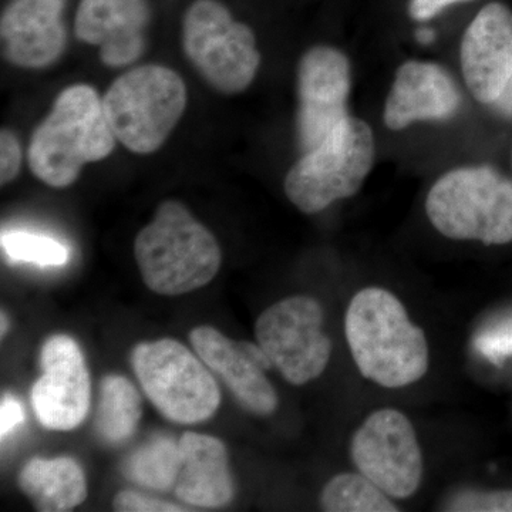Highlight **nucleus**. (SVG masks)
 Returning a JSON list of instances; mask_svg holds the SVG:
<instances>
[{
  "instance_id": "0eeeda50",
  "label": "nucleus",
  "mask_w": 512,
  "mask_h": 512,
  "mask_svg": "<svg viewBox=\"0 0 512 512\" xmlns=\"http://www.w3.org/2000/svg\"><path fill=\"white\" fill-rule=\"evenodd\" d=\"M131 366L144 393L167 420L198 424L220 407V387L210 369L177 340L138 343Z\"/></svg>"
},
{
  "instance_id": "4be33fe9",
  "label": "nucleus",
  "mask_w": 512,
  "mask_h": 512,
  "mask_svg": "<svg viewBox=\"0 0 512 512\" xmlns=\"http://www.w3.org/2000/svg\"><path fill=\"white\" fill-rule=\"evenodd\" d=\"M320 507L328 512H397L389 495L362 473L330 478L320 494Z\"/></svg>"
},
{
  "instance_id": "a211bd4d",
  "label": "nucleus",
  "mask_w": 512,
  "mask_h": 512,
  "mask_svg": "<svg viewBox=\"0 0 512 512\" xmlns=\"http://www.w3.org/2000/svg\"><path fill=\"white\" fill-rule=\"evenodd\" d=\"M178 447L180 468L173 490L178 500L202 508L231 503L235 488L224 443L217 437L187 431Z\"/></svg>"
},
{
  "instance_id": "f03ea898",
  "label": "nucleus",
  "mask_w": 512,
  "mask_h": 512,
  "mask_svg": "<svg viewBox=\"0 0 512 512\" xmlns=\"http://www.w3.org/2000/svg\"><path fill=\"white\" fill-rule=\"evenodd\" d=\"M116 141L99 93L87 84H74L57 96L33 133L29 167L49 187L67 188L84 165L109 157Z\"/></svg>"
},
{
  "instance_id": "412c9836",
  "label": "nucleus",
  "mask_w": 512,
  "mask_h": 512,
  "mask_svg": "<svg viewBox=\"0 0 512 512\" xmlns=\"http://www.w3.org/2000/svg\"><path fill=\"white\" fill-rule=\"evenodd\" d=\"M180 468V447L178 441L168 437H156L138 447L126 458L123 474L134 484L148 490H174Z\"/></svg>"
},
{
  "instance_id": "f3484780",
  "label": "nucleus",
  "mask_w": 512,
  "mask_h": 512,
  "mask_svg": "<svg viewBox=\"0 0 512 512\" xmlns=\"http://www.w3.org/2000/svg\"><path fill=\"white\" fill-rule=\"evenodd\" d=\"M460 106V90L444 67L413 60L397 69L384 106V124L400 131L416 121L448 120Z\"/></svg>"
},
{
  "instance_id": "dca6fc26",
  "label": "nucleus",
  "mask_w": 512,
  "mask_h": 512,
  "mask_svg": "<svg viewBox=\"0 0 512 512\" xmlns=\"http://www.w3.org/2000/svg\"><path fill=\"white\" fill-rule=\"evenodd\" d=\"M66 0H12L0 19L3 57L23 69H43L66 49Z\"/></svg>"
},
{
  "instance_id": "c85d7f7f",
  "label": "nucleus",
  "mask_w": 512,
  "mask_h": 512,
  "mask_svg": "<svg viewBox=\"0 0 512 512\" xmlns=\"http://www.w3.org/2000/svg\"><path fill=\"white\" fill-rule=\"evenodd\" d=\"M25 420L22 404L12 396H5L0 406V436L5 439L10 431L15 430Z\"/></svg>"
},
{
  "instance_id": "39448f33",
  "label": "nucleus",
  "mask_w": 512,
  "mask_h": 512,
  "mask_svg": "<svg viewBox=\"0 0 512 512\" xmlns=\"http://www.w3.org/2000/svg\"><path fill=\"white\" fill-rule=\"evenodd\" d=\"M103 106L117 141L146 156L163 147L183 117L187 87L174 70L146 64L114 80Z\"/></svg>"
},
{
  "instance_id": "393cba45",
  "label": "nucleus",
  "mask_w": 512,
  "mask_h": 512,
  "mask_svg": "<svg viewBox=\"0 0 512 512\" xmlns=\"http://www.w3.org/2000/svg\"><path fill=\"white\" fill-rule=\"evenodd\" d=\"M474 346L481 356L501 365L512 356V318L500 320L478 333Z\"/></svg>"
},
{
  "instance_id": "f8f14e48",
  "label": "nucleus",
  "mask_w": 512,
  "mask_h": 512,
  "mask_svg": "<svg viewBox=\"0 0 512 512\" xmlns=\"http://www.w3.org/2000/svg\"><path fill=\"white\" fill-rule=\"evenodd\" d=\"M350 63L340 50L316 46L298 67V141L303 153L319 146L349 116Z\"/></svg>"
},
{
  "instance_id": "b1692460",
  "label": "nucleus",
  "mask_w": 512,
  "mask_h": 512,
  "mask_svg": "<svg viewBox=\"0 0 512 512\" xmlns=\"http://www.w3.org/2000/svg\"><path fill=\"white\" fill-rule=\"evenodd\" d=\"M446 511L512 512V490H464L448 498Z\"/></svg>"
},
{
  "instance_id": "cd10ccee",
  "label": "nucleus",
  "mask_w": 512,
  "mask_h": 512,
  "mask_svg": "<svg viewBox=\"0 0 512 512\" xmlns=\"http://www.w3.org/2000/svg\"><path fill=\"white\" fill-rule=\"evenodd\" d=\"M468 2H473V0H410L409 15L417 22H427V20L440 15L448 6Z\"/></svg>"
},
{
  "instance_id": "aec40b11",
  "label": "nucleus",
  "mask_w": 512,
  "mask_h": 512,
  "mask_svg": "<svg viewBox=\"0 0 512 512\" xmlns=\"http://www.w3.org/2000/svg\"><path fill=\"white\" fill-rule=\"evenodd\" d=\"M143 416L140 393L126 377H103L99 387L94 430L106 443L123 444L136 433Z\"/></svg>"
},
{
  "instance_id": "4468645a",
  "label": "nucleus",
  "mask_w": 512,
  "mask_h": 512,
  "mask_svg": "<svg viewBox=\"0 0 512 512\" xmlns=\"http://www.w3.org/2000/svg\"><path fill=\"white\" fill-rule=\"evenodd\" d=\"M461 70L474 99L493 104L512 73V12L503 3H488L461 40Z\"/></svg>"
},
{
  "instance_id": "20e7f679",
  "label": "nucleus",
  "mask_w": 512,
  "mask_h": 512,
  "mask_svg": "<svg viewBox=\"0 0 512 512\" xmlns=\"http://www.w3.org/2000/svg\"><path fill=\"white\" fill-rule=\"evenodd\" d=\"M426 212L443 237L485 245L512 242V183L488 165L440 177L427 195Z\"/></svg>"
},
{
  "instance_id": "1a4fd4ad",
  "label": "nucleus",
  "mask_w": 512,
  "mask_h": 512,
  "mask_svg": "<svg viewBox=\"0 0 512 512\" xmlns=\"http://www.w3.org/2000/svg\"><path fill=\"white\" fill-rule=\"evenodd\" d=\"M323 325L325 311L318 299L291 296L259 316L256 342L286 382L303 386L323 375L332 356V340Z\"/></svg>"
},
{
  "instance_id": "7c9ffc66",
  "label": "nucleus",
  "mask_w": 512,
  "mask_h": 512,
  "mask_svg": "<svg viewBox=\"0 0 512 512\" xmlns=\"http://www.w3.org/2000/svg\"><path fill=\"white\" fill-rule=\"evenodd\" d=\"M416 37L417 42L421 43V45H430V43L436 40V33H434L433 29L421 28L417 30Z\"/></svg>"
},
{
  "instance_id": "f257e3e1",
  "label": "nucleus",
  "mask_w": 512,
  "mask_h": 512,
  "mask_svg": "<svg viewBox=\"0 0 512 512\" xmlns=\"http://www.w3.org/2000/svg\"><path fill=\"white\" fill-rule=\"evenodd\" d=\"M346 340L360 375L386 389L419 382L429 370V343L399 298L383 288L353 296L345 316Z\"/></svg>"
},
{
  "instance_id": "2f4dec72",
  "label": "nucleus",
  "mask_w": 512,
  "mask_h": 512,
  "mask_svg": "<svg viewBox=\"0 0 512 512\" xmlns=\"http://www.w3.org/2000/svg\"><path fill=\"white\" fill-rule=\"evenodd\" d=\"M6 329H8V320H5V313H2V336H5Z\"/></svg>"
},
{
  "instance_id": "ddd939ff",
  "label": "nucleus",
  "mask_w": 512,
  "mask_h": 512,
  "mask_svg": "<svg viewBox=\"0 0 512 512\" xmlns=\"http://www.w3.org/2000/svg\"><path fill=\"white\" fill-rule=\"evenodd\" d=\"M190 342L247 412L261 417L275 413L278 394L265 375L274 365L261 346L229 339L212 326L192 329Z\"/></svg>"
},
{
  "instance_id": "7ed1b4c3",
  "label": "nucleus",
  "mask_w": 512,
  "mask_h": 512,
  "mask_svg": "<svg viewBox=\"0 0 512 512\" xmlns=\"http://www.w3.org/2000/svg\"><path fill=\"white\" fill-rule=\"evenodd\" d=\"M134 256L147 288L178 296L210 284L221 268L220 244L180 201L167 200L138 232Z\"/></svg>"
},
{
  "instance_id": "6ab92c4d",
  "label": "nucleus",
  "mask_w": 512,
  "mask_h": 512,
  "mask_svg": "<svg viewBox=\"0 0 512 512\" xmlns=\"http://www.w3.org/2000/svg\"><path fill=\"white\" fill-rule=\"evenodd\" d=\"M18 485L42 512L72 511L87 498L83 468L70 457L30 458L20 471Z\"/></svg>"
},
{
  "instance_id": "9d476101",
  "label": "nucleus",
  "mask_w": 512,
  "mask_h": 512,
  "mask_svg": "<svg viewBox=\"0 0 512 512\" xmlns=\"http://www.w3.org/2000/svg\"><path fill=\"white\" fill-rule=\"evenodd\" d=\"M350 456L362 473L390 498L406 500L423 480V453L409 417L399 410L370 414L353 434Z\"/></svg>"
},
{
  "instance_id": "423d86ee",
  "label": "nucleus",
  "mask_w": 512,
  "mask_h": 512,
  "mask_svg": "<svg viewBox=\"0 0 512 512\" xmlns=\"http://www.w3.org/2000/svg\"><path fill=\"white\" fill-rule=\"evenodd\" d=\"M375 134L366 121L346 117L319 146L303 153L285 178L288 200L318 214L359 192L375 164Z\"/></svg>"
},
{
  "instance_id": "9b49d317",
  "label": "nucleus",
  "mask_w": 512,
  "mask_h": 512,
  "mask_svg": "<svg viewBox=\"0 0 512 512\" xmlns=\"http://www.w3.org/2000/svg\"><path fill=\"white\" fill-rule=\"evenodd\" d=\"M39 365L42 375L30 393L36 419L47 430L77 429L92 404V380L82 349L70 336H50L40 350Z\"/></svg>"
},
{
  "instance_id": "5701e85b",
  "label": "nucleus",
  "mask_w": 512,
  "mask_h": 512,
  "mask_svg": "<svg viewBox=\"0 0 512 512\" xmlns=\"http://www.w3.org/2000/svg\"><path fill=\"white\" fill-rule=\"evenodd\" d=\"M2 248L13 261L30 262L40 266H62L69 251L56 239L25 231L3 232Z\"/></svg>"
},
{
  "instance_id": "2eb2a0df",
  "label": "nucleus",
  "mask_w": 512,
  "mask_h": 512,
  "mask_svg": "<svg viewBox=\"0 0 512 512\" xmlns=\"http://www.w3.org/2000/svg\"><path fill=\"white\" fill-rule=\"evenodd\" d=\"M148 22L147 0H80L74 32L80 42L99 46L101 62L117 69L143 55Z\"/></svg>"
},
{
  "instance_id": "a878e982",
  "label": "nucleus",
  "mask_w": 512,
  "mask_h": 512,
  "mask_svg": "<svg viewBox=\"0 0 512 512\" xmlns=\"http://www.w3.org/2000/svg\"><path fill=\"white\" fill-rule=\"evenodd\" d=\"M113 510L117 512H180L187 508L180 507L160 498L147 497L136 491H120L113 500Z\"/></svg>"
},
{
  "instance_id": "6e6552de",
  "label": "nucleus",
  "mask_w": 512,
  "mask_h": 512,
  "mask_svg": "<svg viewBox=\"0 0 512 512\" xmlns=\"http://www.w3.org/2000/svg\"><path fill=\"white\" fill-rule=\"evenodd\" d=\"M185 55L205 82L222 94H238L254 82L261 64L254 32L232 18L220 0H195L185 13Z\"/></svg>"
},
{
  "instance_id": "c756f323",
  "label": "nucleus",
  "mask_w": 512,
  "mask_h": 512,
  "mask_svg": "<svg viewBox=\"0 0 512 512\" xmlns=\"http://www.w3.org/2000/svg\"><path fill=\"white\" fill-rule=\"evenodd\" d=\"M490 106H493L494 110L498 111L501 116L512 117V73L508 82L505 83L503 92Z\"/></svg>"
},
{
  "instance_id": "bb28decb",
  "label": "nucleus",
  "mask_w": 512,
  "mask_h": 512,
  "mask_svg": "<svg viewBox=\"0 0 512 512\" xmlns=\"http://www.w3.org/2000/svg\"><path fill=\"white\" fill-rule=\"evenodd\" d=\"M20 164H22V148L18 137L3 128L0 133V183L9 184L18 177Z\"/></svg>"
}]
</instances>
